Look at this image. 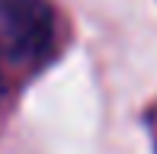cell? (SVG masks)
Wrapping results in <instances>:
<instances>
[{
    "mask_svg": "<svg viewBox=\"0 0 157 154\" xmlns=\"http://www.w3.org/2000/svg\"><path fill=\"white\" fill-rule=\"evenodd\" d=\"M0 96H3V71H0Z\"/></svg>",
    "mask_w": 157,
    "mask_h": 154,
    "instance_id": "cell-2",
    "label": "cell"
},
{
    "mask_svg": "<svg viewBox=\"0 0 157 154\" xmlns=\"http://www.w3.org/2000/svg\"><path fill=\"white\" fill-rule=\"evenodd\" d=\"M0 45L16 64H39L55 45V10L48 0H0Z\"/></svg>",
    "mask_w": 157,
    "mask_h": 154,
    "instance_id": "cell-1",
    "label": "cell"
}]
</instances>
